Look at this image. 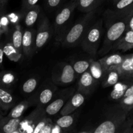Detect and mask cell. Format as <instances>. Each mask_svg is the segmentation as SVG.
<instances>
[{"instance_id": "cell-16", "label": "cell", "mask_w": 133, "mask_h": 133, "mask_svg": "<svg viewBox=\"0 0 133 133\" xmlns=\"http://www.w3.org/2000/svg\"><path fill=\"white\" fill-rule=\"evenodd\" d=\"M16 99L9 89L0 87V109L7 111L15 105Z\"/></svg>"}, {"instance_id": "cell-41", "label": "cell", "mask_w": 133, "mask_h": 133, "mask_svg": "<svg viewBox=\"0 0 133 133\" xmlns=\"http://www.w3.org/2000/svg\"><path fill=\"white\" fill-rule=\"evenodd\" d=\"M9 0H0V10H5Z\"/></svg>"}, {"instance_id": "cell-28", "label": "cell", "mask_w": 133, "mask_h": 133, "mask_svg": "<svg viewBox=\"0 0 133 133\" xmlns=\"http://www.w3.org/2000/svg\"><path fill=\"white\" fill-rule=\"evenodd\" d=\"M89 70L96 80H98V79L102 78L103 70L101 64L99 62V61H90V66Z\"/></svg>"}, {"instance_id": "cell-32", "label": "cell", "mask_w": 133, "mask_h": 133, "mask_svg": "<svg viewBox=\"0 0 133 133\" xmlns=\"http://www.w3.org/2000/svg\"><path fill=\"white\" fill-rule=\"evenodd\" d=\"M119 104L126 110H131L133 109V96L123 97L120 99Z\"/></svg>"}, {"instance_id": "cell-4", "label": "cell", "mask_w": 133, "mask_h": 133, "mask_svg": "<svg viewBox=\"0 0 133 133\" xmlns=\"http://www.w3.org/2000/svg\"><path fill=\"white\" fill-rule=\"evenodd\" d=\"M103 32V20L100 19L91 25L82 40V48L92 57H96L98 53Z\"/></svg>"}, {"instance_id": "cell-6", "label": "cell", "mask_w": 133, "mask_h": 133, "mask_svg": "<svg viewBox=\"0 0 133 133\" xmlns=\"http://www.w3.org/2000/svg\"><path fill=\"white\" fill-rule=\"evenodd\" d=\"M75 74L73 66L66 62H60L53 68L51 80L56 85L66 86L74 81Z\"/></svg>"}, {"instance_id": "cell-1", "label": "cell", "mask_w": 133, "mask_h": 133, "mask_svg": "<svg viewBox=\"0 0 133 133\" xmlns=\"http://www.w3.org/2000/svg\"><path fill=\"white\" fill-rule=\"evenodd\" d=\"M133 15V5L120 10L108 9L104 14L107 31L103 45L98 51L99 55H105L112 49L114 44L127 31L130 19Z\"/></svg>"}, {"instance_id": "cell-40", "label": "cell", "mask_w": 133, "mask_h": 133, "mask_svg": "<svg viewBox=\"0 0 133 133\" xmlns=\"http://www.w3.org/2000/svg\"><path fill=\"white\" fill-rule=\"evenodd\" d=\"M62 132V129L59 127L58 125H57L56 124L55 126H53V129H52V132L51 133H58V132Z\"/></svg>"}, {"instance_id": "cell-20", "label": "cell", "mask_w": 133, "mask_h": 133, "mask_svg": "<svg viewBox=\"0 0 133 133\" xmlns=\"http://www.w3.org/2000/svg\"><path fill=\"white\" fill-rule=\"evenodd\" d=\"M132 83L133 81H131L123 80L121 82H118L114 86V89L112 90L110 93V98L112 100H119L123 98L126 90Z\"/></svg>"}, {"instance_id": "cell-18", "label": "cell", "mask_w": 133, "mask_h": 133, "mask_svg": "<svg viewBox=\"0 0 133 133\" xmlns=\"http://www.w3.org/2000/svg\"><path fill=\"white\" fill-rule=\"evenodd\" d=\"M102 87L107 88V87L114 86L119 81L120 74L117 69L108 70L103 71L102 76Z\"/></svg>"}, {"instance_id": "cell-10", "label": "cell", "mask_w": 133, "mask_h": 133, "mask_svg": "<svg viewBox=\"0 0 133 133\" xmlns=\"http://www.w3.org/2000/svg\"><path fill=\"white\" fill-rule=\"evenodd\" d=\"M96 80L90 70L85 71L81 75L78 84V91L84 94L85 96L90 94L96 87Z\"/></svg>"}, {"instance_id": "cell-37", "label": "cell", "mask_w": 133, "mask_h": 133, "mask_svg": "<svg viewBox=\"0 0 133 133\" xmlns=\"http://www.w3.org/2000/svg\"><path fill=\"white\" fill-rule=\"evenodd\" d=\"M133 96V83L132 84H130L129 87L127 88L126 90L124 96L123 97H127V96Z\"/></svg>"}, {"instance_id": "cell-13", "label": "cell", "mask_w": 133, "mask_h": 133, "mask_svg": "<svg viewBox=\"0 0 133 133\" xmlns=\"http://www.w3.org/2000/svg\"><path fill=\"white\" fill-rule=\"evenodd\" d=\"M125 55L120 54H112L102 57L99 60L103 71L117 69L124 59Z\"/></svg>"}, {"instance_id": "cell-26", "label": "cell", "mask_w": 133, "mask_h": 133, "mask_svg": "<svg viewBox=\"0 0 133 133\" xmlns=\"http://www.w3.org/2000/svg\"><path fill=\"white\" fill-rule=\"evenodd\" d=\"M23 31L19 25H17L12 33V42L16 49L20 53H23L22 48V39H23Z\"/></svg>"}, {"instance_id": "cell-35", "label": "cell", "mask_w": 133, "mask_h": 133, "mask_svg": "<svg viewBox=\"0 0 133 133\" xmlns=\"http://www.w3.org/2000/svg\"><path fill=\"white\" fill-rule=\"evenodd\" d=\"M61 0H47V4L48 6L51 9L57 7L60 5Z\"/></svg>"}, {"instance_id": "cell-22", "label": "cell", "mask_w": 133, "mask_h": 133, "mask_svg": "<svg viewBox=\"0 0 133 133\" xmlns=\"http://www.w3.org/2000/svg\"><path fill=\"white\" fill-rule=\"evenodd\" d=\"M31 101L29 100H25L22 101L18 105H14L11 109L7 116L11 118H22L23 113L27 110L31 104Z\"/></svg>"}, {"instance_id": "cell-15", "label": "cell", "mask_w": 133, "mask_h": 133, "mask_svg": "<svg viewBox=\"0 0 133 133\" xmlns=\"http://www.w3.org/2000/svg\"><path fill=\"white\" fill-rule=\"evenodd\" d=\"M74 94V91L72 92H70L67 96H61L58 98L56 99L52 102L49 103L48 105L45 107V112L49 116H54L59 112L62 109L68 100L70 98L71 96Z\"/></svg>"}, {"instance_id": "cell-44", "label": "cell", "mask_w": 133, "mask_h": 133, "mask_svg": "<svg viewBox=\"0 0 133 133\" xmlns=\"http://www.w3.org/2000/svg\"><path fill=\"white\" fill-rule=\"evenodd\" d=\"M116 1V0H113V1Z\"/></svg>"}, {"instance_id": "cell-19", "label": "cell", "mask_w": 133, "mask_h": 133, "mask_svg": "<svg viewBox=\"0 0 133 133\" xmlns=\"http://www.w3.org/2000/svg\"><path fill=\"white\" fill-rule=\"evenodd\" d=\"M56 88L54 87H48L42 90L38 96L36 106L45 107L54 97V93Z\"/></svg>"}, {"instance_id": "cell-29", "label": "cell", "mask_w": 133, "mask_h": 133, "mask_svg": "<svg viewBox=\"0 0 133 133\" xmlns=\"http://www.w3.org/2000/svg\"><path fill=\"white\" fill-rule=\"evenodd\" d=\"M38 85V80L35 77H30L23 83L22 85V91L24 94H31L36 89Z\"/></svg>"}, {"instance_id": "cell-21", "label": "cell", "mask_w": 133, "mask_h": 133, "mask_svg": "<svg viewBox=\"0 0 133 133\" xmlns=\"http://www.w3.org/2000/svg\"><path fill=\"white\" fill-rule=\"evenodd\" d=\"M40 11V7L38 5H35L29 9L26 10L23 14L25 15L24 22L27 27H31L35 24L38 17Z\"/></svg>"}, {"instance_id": "cell-27", "label": "cell", "mask_w": 133, "mask_h": 133, "mask_svg": "<svg viewBox=\"0 0 133 133\" xmlns=\"http://www.w3.org/2000/svg\"><path fill=\"white\" fill-rule=\"evenodd\" d=\"M75 122V115L72 114L62 115L56 121V124L62 129H68L70 128Z\"/></svg>"}, {"instance_id": "cell-8", "label": "cell", "mask_w": 133, "mask_h": 133, "mask_svg": "<svg viewBox=\"0 0 133 133\" xmlns=\"http://www.w3.org/2000/svg\"><path fill=\"white\" fill-rule=\"evenodd\" d=\"M47 115L48 114L45 112V108L36 106V109L25 118V125L26 129L25 131L33 133L35 129L40 123L48 118Z\"/></svg>"}, {"instance_id": "cell-24", "label": "cell", "mask_w": 133, "mask_h": 133, "mask_svg": "<svg viewBox=\"0 0 133 133\" xmlns=\"http://www.w3.org/2000/svg\"><path fill=\"white\" fill-rule=\"evenodd\" d=\"M17 77L11 71H3L0 72V87L9 89L16 82Z\"/></svg>"}, {"instance_id": "cell-38", "label": "cell", "mask_w": 133, "mask_h": 133, "mask_svg": "<svg viewBox=\"0 0 133 133\" xmlns=\"http://www.w3.org/2000/svg\"><path fill=\"white\" fill-rule=\"evenodd\" d=\"M3 44L1 42H0V66L2 65L3 61V56H4V51H3Z\"/></svg>"}, {"instance_id": "cell-11", "label": "cell", "mask_w": 133, "mask_h": 133, "mask_svg": "<svg viewBox=\"0 0 133 133\" xmlns=\"http://www.w3.org/2000/svg\"><path fill=\"white\" fill-rule=\"evenodd\" d=\"M117 70L120 74V79L133 81V53L125 55L123 62Z\"/></svg>"}, {"instance_id": "cell-23", "label": "cell", "mask_w": 133, "mask_h": 133, "mask_svg": "<svg viewBox=\"0 0 133 133\" xmlns=\"http://www.w3.org/2000/svg\"><path fill=\"white\" fill-rule=\"evenodd\" d=\"M77 7L84 13L96 10L101 2V0H76Z\"/></svg>"}, {"instance_id": "cell-12", "label": "cell", "mask_w": 133, "mask_h": 133, "mask_svg": "<svg viewBox=\"0 0 133 133\" xmlns=\"http://www.w3.org/2000/svg\"><path fill=\"white\" fill-rule=\"evenodd\" d=\"M35 31L32 29L25 30L23 32L22 48L23 53L26 57H31L35 51Z\"/></svg>"}, {"instance_id": "cell-5", "label": "cell", "mask_w": 133, "mask_h": 133, "mask_svg": "<svg viewBox=\"0 0 133 133\" xmlns=\"http://www.w3.org/2000/svg\"><path fill=\"white\" fill-rule=\"evenodd\" d=\"M76 7L77 1H75L66 5L56 16L53 25V33L56 41L62 42L65 35L68 31V28Z\"/></svg>"}, {"instance_id": "cell-17", "label": "cell", "mask_w": 133, "mask_h": 133, "mask_svg": "<svg viewBox=\"0 0 133 133\" xmlns=\"http://www.w3.org/2000/svg\"><path fill=\"white\" fill-rule=\"evenodd\" d=\"M131 49H133V31L127 30L114 44L112 49L126 51Z\"/></svg>"}, {"instance_id": "cell-9", "label": "cell", "mask_w": 133, "mask_h": 133, "mask_svg": "<svg viewBox=\"0 0 133 133\" xmlns=\"http://www.w3.org/2000/svg\"><path fill=\"white\" fill-rule=\"evenodd\" d=\"M85 101V95L78 91L73 94L60 111L61 116L72 114L75 110L80 107Z\"/></svg>"}, {"instance_id": "cell-42", "label": "cell", "mask_w": 133, "mask_h": 133, "mask_svg": "<svg viewBox=\"0 0 133 133\" xmlns=\"http://www.w3.org/2000/svg\"><path fill=\"white\" fill-rule=\"evenodd\" d=\"M127 30H132L133 31V15L132 16V17H131V19H130V22H129V23Z\"/></svg>"}, {"instance_id": "cell-31", "label": "cell", "mask_w": 133, "mask_h": 133, "mask_svg": "<svg viewBox=\"0 0 133 133\" xmlns=\"http://www.w3.org/2000/svg\"><path fill=\"white\" fill-rule=\"evenodd\" d=\"M114 5V10H120L126 9L133 4V0H116L113 1Z\"/></svg>"}, {"instance_id": "cell-30", "label": "cell", "mask_w": 133, "mask_h": 133, "mask_svg": "<svg viewBox=\"0 0 133 133\" xmlns=\"http://www.w3.org/2000/svg\"><path fill=\"white\" fill-rule=\"evenodd\" d=\"M90 66V61H87V60L78 61L73 65V68L75 73L78 74H83L85 71L89 70Z\"/></svg>"}, {"instance_id": "cell-33", "label": "cell", "mask_w": 133, "mask_h": 133, "mask_svg": "<svg viewBox=\"0 0 133 133\" xmlns=\"http://www.w3.org/2000/svg\"><path fill=\"white\" fill-rule=\"evenodd\" d=\"M38 0H23L22 1V11L23 13L32 6L36 5Z\"/></svg>"}, {"instance_id": "cell-14", "label": "cell", "mask_w": 133, "mask_h": 133, "mask_svg": "<svg viewBox=\"0 0 133 133\" xmlns=\"http://www.w3.org/2000/svg\"><path fill=\"white\" fill-rule=\"evenodd\" d=\"M22 118L3 117L0 119V133H14L19 132Z\"/></svg>"}, {"instance_id": "cell-7", "label": "cell", "mask_w": 133, "mask_h": 133, "mask_svg": "<svg viewBox=\"0 0 133 133\" xmlns=\"http://www.w3.org/2000/svg\"><path fill=\"white\" fill-rule=\"evenodd\" d=\"M52 27L45 16L42 18L35 36V51H38L45 45L51 36Z\"/></svg>"}, {"instance_id": "cell-39", "label": "cell", "mask_w": 133, "mask_h": 133, "mask_svg": "<svg viewBox=\"0 0 133 133\" xmlns=\"http://www.w3.org/2000/svg\"><path fill=\"white\" fill-rule=\"evenodd\" d=\"M5 10H0V37H1V35L4 32H5V29H4L2 25V21H1V16H2Z\"/></svg>"}, {"instance_id": "cell-2", "label": "cell", "mask_w": 133, "mask_h": 133, "mask_svg": "<svg viewBox=\"0 0 133 133\" xmlns=\"http://www.w3.org/2000/svg\"><path fill=\"white\" fill-rule=\"evenodd\" d=\"M129 111L125 109L119 103L109 107L105 114V119L94 130L95 133L122 132Z\"/></svg>"}, {"instance_id": "cell-36", "label": "cell", "mask_w": 133, "mask_h": 133, "mask_svg": "<svg viewBox=\"0 0 133 133\" xmlns=\"http://www.w3.org/2000/svg\"><path fill=\"white\" fill-rule=\"evenodd\" d=\"M7 16L10 23H16L19 20V16L15 13H10V14Z\"/></svg>"}, {"instance_id": "cell-34", "label": "cell", "mask_w": 133, "mask_h": 133, "mask_svg": "<svg viewBox=\"0 0 133 133\" xmlns=\"http://www.w3.org/2000/svg\"><path fill=\"white\" fill-rule=\"evenodd\" d=\"M53 127V123H52L51 121H50L49 123H48L45 126H44V128L41 130L40 133H51Z\"/></svg>"}, {"instance_id": "cell-3", "label": "cell", "mask_w": 133, "mask_h": 133, "mask_svg": "<svg viewBox=\"0 0 133 133\" xmlns=\"http://www.w3.org/2000/svg\"><path fill=\"white\" fill-rule=\"evenodd\" d=\"M96 10L87 13L75 23L65 35L62 41L64 48H74L81 45L84 35L91 25L94 22Z\"/></svg>"}, {"instance_id": "cell-43", "label": "cell", "mask_w": 133, "mask_h": 133, "mask_svg": "<svg viewBox=\"0 0 133 133\" xmlns=\"http://www.w3.org/2000/svg\"><path fill=\"white\" fill-rule=\"evenodd\" d=\"M2 118H3V114H2V111L1 110V109H0V119H1Z\"/></svg>"}, {"instance_id": "cell-25", "label": "cell", "mask_w": 133, "mask_h": 133, "mask_svg": "<svg viewBox=\"0 0 133 133\" xmlns=\"http://www.w3.org/2000/svg\"><path fill=\"white\" fill-rule=\"evenodd\" d=\"M3 51L6 57L13 62H18L22 58V53L18 51L11 42L4 45Z\"/></svg>"}]
</instances>
